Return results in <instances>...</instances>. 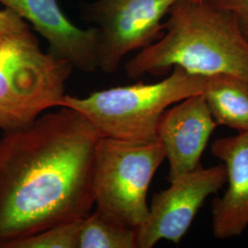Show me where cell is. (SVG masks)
<instances>
[{
  "mask_svg": "<svg viewBox=\"0 0 248 248\" xmlns=\"http://www.w3.org/2000/svg\"><path fill=\"white\" fill-rule=\"evenodd\" d=\"M204 98L218 126L248 133V82L238 77L218 74L208 77Z\"/></svg>",
  "mask_w": 248,
  "mask_h": 248,
  "instance_id": "11",
  "label": "cell"
},
{
  "mask_svg": "<svg viewBox=\"0 0 248 248\" xmlns=\"http://www.w3.org/2000/svg\"><path fill=\"white\" fill-rule=\"evenodd\" d=\"M223 164L202 166L177 177L155 193L145 222L136 229L137 248H154L161 240L179 245L205 201L226 183Z\"/></svg>",
  "mask_w": 248,
  "mask_h": 248,
  "instance_id": "7",
  "label": "cell"
},
{
  "mask_svg": "<svg viewBox=\"0 0 248 248\" xmlns=\"http://www.w3.org/2000/svg\"><path fill=\"white\" fill-rule=\"evenodd\" d=\"M217 126L203 94L185 98L164 112L157 140L169 160V183L202 166V156Z\"/></svg>",
  "mask_w": 248,
  "mask_h": 248,
  "instance_id": "8",
  "label": "cell"
},
{
  "mask_svg": "<svg viewBox=\"0 0 248 248\" xmlns=\"http://www.w3.org/2000/svg\"><path fill=\"white\" fill-rule=\"evenodd\" d=\"M0 4L30 22L49 44V53L80 71L98 69L97 28L76 26L57 0H0Z\"/></svg>",
  "mask_w": 248,
  "mask_h": 248,
  "instance_id": "9",
  "label": "cell"
},
{
  "mask_svg": "<svg viewBox=\"0 0 248 248\" xmlns=\"http://www.w3.org/2000/svg\"><path fill=\"white\" fill-rule=\"evenodd\" d=\"M177 0H97L83 9V18L98 30V67L113 74L124 56L160 38L164 17Z\"/></svg>",
  "mask_w": 248,
  "mask_h": 248,
  "instance_id": "6",
  "label": "cell"
},
{
  "mask_svg": "<svg viewBox=\"0 0 248 248\" xmlns=\"http://www.w3.org/2000/svg\"><path fill=\"white\" fill-rule=\"evenodd\" d=\"M30 29V25L11 9L0 10V45L10 36Z\"/></svg>",
  "mask_w": 248,
  "mask_h": 248,
  "instance_id": "14",
  "label": "cell"
},
{
  "mask_svg": "<svg viewBox=\"0 0 248 248\" xmlns=\"http://www.w3.org/2000/svg\"><path fill=\"white\" fill-rule=\"evenodd\" d=\"M166 152L157 141L137 142L101 136L93 170V194L97 212L134 229L145 222L147 193Z\"/></svg>",
  "mask_w": 248,
  "mask_h": 248,
  "instance_id": "5",
  "label": "cell"
},
{
  "mask_svg": "<svg viewBox=\"0 0 248 248\" xmlns=\"http://www.w3.org/2000/svg\"><path fill=\"white\" fill-rule=\"evenodd\" d=\"M78 248H137L136 229L95 211L82 221Z\"/></svg>",
  "mask_w": 248,
  "mask_h": 248,
  "instance_id": "12",
  "label": "cell"
},
{
  "mask_svg": "<svg viewBox=\"0 0 248 248\" xmlns=\"http://www.w3.org/2000/svg\"><path fill=\"white\" fill-rule=\"evenodd\" d=\"M212 154L224 165L228 184L224 194L213 200V236L238 237L248 226V133L214 140Z\"/></svg>",
  "mask_w": 248,
  "mask_h": 248,
  "instance_id": "10",
  "label": "cell"
},
{
  "mask_svg": "<svg viewBox=\"0 0 248 248\" xmlns=\"http://www.w3.org/2000/svg\"><path fill=\"white\" fill-rule=\"evenodd\" d=\"M69 62L45 53L31 28L0 45V129L31 124L65 95Z\"/></svg>",
  "mask_w": 248,
  "mask_h": 248,
  "instance_id": "4",
  "label": "cell"
},
{
  "mask_svg": "<svg viewBox=\"0 0 248 248\" xmlns=\"http://www.w3.org/2000/svg\"><path fill=\"white\" fill-rule=\"evenodd\" d=\"M166 33L125 64L130 78L180 67L202 77L226 74L248 82V38L236 17L208 0H177Z\"/></svg>",
  "mask_w": 248,
  "mask_h": 248,
  "instance_id": "2",
  "label": "cell"
},
{
  "mask_svg": "<svg viewBox=\"0 0 248 248\" xmlns=\"http://www.w3.org/2000/svg\"><path fill=\"white\" fill-rule=\"evenodd\" d=\"M214 7L236 17L248 38V0H208Z\"/></svg>",
  "mask_w": 248,
  "mask_h": 248,
  "instance_id": "15",
  "label": "cell"
},
{
  "mask_svg": "<svg viewBox=\"0 0 248 248\" xmlns=\"http://www.w3.org/2000/svg\"><path fill=\"white\" fill-rule=\"evenodd\" d=\"M156 83L117 87L79 98L64 95L58 107L78 110L102 136L130 142L157 141V126L164 112L185 98L203 93L206 77L174 67Z\"/></svg>",
  "mask_w": 248,
  "mask_h": 248,
  "instance_id": "3",
  "label": "cell"
},
{
  "mask_svg": "<svg viewBox=\"0 0 248 248\" xmlns=\"http://www.w3.org/2000/svg\"><path fill=\"white\" fill-rule=\"evenodd\" d=\"M187 1H191V2H203V1H207V0H187Z\"/></svg>",
  "mask_w": 248,
  "mask_h": 248,
  "instance_id": "16",
  "label": "cell"
},
{
  "mask_svg": "<svg viewBox=\"0 0 248 248\" xmlns=\"http://www.w3.org/2000/svg\"><path fill=\"white\" fill-rule=\"evenodd\" d=\"M102 135L60 107L0 137V248L86 218L95 204L93 170Z\"/></svg>",
  "mask_w": 248,
  "mask_h": 248,
  "instance_id": "1",
  "label": "cell"
},
{
  "mask_svg": "<svg viewBox=\"0 0 248 248\" xmlns=\"http://www.w3.org/2000/svg\"><path fill=\"white\" fill-rule=\"evenodd\" d=\"M83 219L61 223L23 239L9 244L6 248H78Z\"/></svg>",
  "mask_w": 248,
  "mask_h": 248,
  "instance_id": "13",
  "label": "cell"
}]
</instances>
